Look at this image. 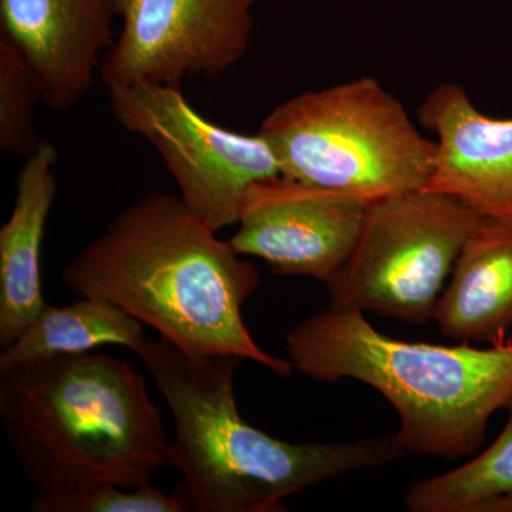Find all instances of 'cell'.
<instances>
[{"instance_id": "1", "label": "cell", "mask_w": 512, "mask_h": 512, "mask_svg": "<svg viewBox=\"0 0 512 512\" xmlns=\"http://www.w3.org/2000/svg\"><path fill=\"white\" fill-rule=\"evenodd\" d=\"M62 281L80 298L120 306L187 352L251 360L282 377L295 370L262 350L242 318L261 284L258 268L180 195L150 192L121 210L64 266Z\"/></svg>"}, {"instance_id": "2", "label": "cell", "mask_w": 512, "mask_h": 512, "mask_svg": "<svg viewBox=\"0 0 512 512\" xmlns=\"http://www.w3.org/2000/svg\"><path fill=\"white\" fill-rule=\"evenodd\" d=\"M136 353L171 412L168 466L183 476L175 494L184 511L284 512L291 495L406 453L396 434L289 443L256 429L238 410L239 357L187 352L161 338H146Z\"/></svg>"}, {"instance_id": "3", "label": "cell", "mask_w": 512, "mask_h": 512, "mask_svg": "<svg viewBox=\"0 0 512 512\" xmlns=\"http://www.w3.org/2000/svg\"><path fill=\"white\" fill-rule=\"evenodd\" d=\"M0 421L39 495L143 487L168 464L170 441L146 379L104 353L49 357L0 372Z\"/></svg>"}, {"instance_id": "4", "label": "cell", "mask_w": 512, "mask_h": 512, "mask_svg": "<svg viewBox=\"0 0 512 512\" xmlns=\"http://www.w3.org/2000/svg\"><path fill=\"white\" fill-rule=\"evenodd\" d=\"M286 355L320 383H365L400 419L406 453L446 460L474 457L488 423L512 399V342L487 348L404 342L379 332L365 312L328 305L286 335Z\"/></svg>"}, {"instance_id": "5", "label": "cell", "mask_w": 512, "mask_h": 512, "mask_svg": "<svg viewBox=\"0 0 512 512\" xmlns=\"http://www.w3.org/2000/svg\"><path fill=\"white\" fill-rule=\"evenodd\" d=\"M282 175L366 204L426 187L436 141L392 93L360 77L279 104L258 131Z\"/></svg>"}, {"instance_id": "6", "label": "cell", "mask_w": 512, "mask_h": 512, "mask_svg": "<svg viewBox=\"0 0 512 512\" xmlns=\"http://www.w3.org/2000/svg\"><path fill=\"white\" fill-rule=\"evenodd\" d=\"M480 217L426 188L372 202L349 261L326 284L330 305L427 325Z\"/></svg>"}, {"instance_id": "7", "label": "cell", "mask_w": 512, "mask_h": 512, "mask_svg": "<svg viewBox=\"0 0 512 512\" xmlns=\"http://www.w3.org/2000/svg\"><path fill=\"white\" fill-rule=\"evenodd\" d=\"M107 93L114 119L156 148L181 200L212 231L238 224L249 188L282 174L261 134L235 133L205 119L180 86L138 83Z\"/></svg>"}, {"instance_id": "8", "label": "cell", "mask_w": 512, "mask_h": 512, "mask_svg": "<svg viewBox=\"0 0 512 512\" xmlns=\"http://www.w3.org/2000/svg\"><path fill=\"white\" fill-rule=\"evenodd\" d=\"M255 0H116L123 20L104 53L106 89L218 79L249 49Z\"/></svg>"}, {"instance_id": "9", "label": "cell", "mask_w": 512, "mask_h": 512, "mask_svg": "<svg viewBox=\"0 0 512 512\" xmlns=\"http://www.w3.org/2000/svg\"><path fill=\"white\" fill-rule=\"evenodd\" d=\"M367 205L281 174L249 188L229 242L238 254L265 261L275 275L329 284L356 247Z\"/></svg>"}, {"instance_id": "10", "label": "cell", "mask_w": 512, "mask_h": 512, "mask_svg": "<svg viewBox=\"0 0 512 512\" xmlns=\"http://www.w3.org/2000/svg\"><path fill=\"white\" fill-rule=\"evenodd\" d=\"M116 0H0V39L19 50L50 109L73 107L113 45Z\"/></svg>"}, {"instance_id": "11", "label": "cell", "mask_w": 512, "mask_h": 512, "mask_svg": "<svg viewBox=\"0 0 512 512\" xmlns=\"http://www.w3.org/2000/svg\"><path fill=\"white\" fill-rule=\"evenodd\" d=\"M417 117L437 137L424 188L457 198L480 215L512 217V119L485 116L454 83L434 87Z\"/></svg>"}, {"instance_id": "12", "label": "cell", "mask_w": 512, "mask_h": 512, "mask_svg": "<svg viewBox=\"0 0 512 512\" xmlns=\"http://www.w3.org/2000/svg\"><path fill=\"white\" fill-rule=\"evenodd\" d=\"M57 150L43 141L20 168L9 220L0 228V348L12 345L46 306L42 247L57 194Z\"/></svg>"}, {"instance_id": "13", "label": "cell", "mask_w": 512, "mask_h": 512, "mask_svg": "<svg viewBox=\"0 0 512 512\" xmlns=\"http://www.w3.org/2000/svg\"><path fill=\"white\" fill-rule=\"evenodd\" d=\"M434 322L458 343L497 345L512 328V217L481 215L437 306Z\"/></svg>"}, {"instance_id": "14", "label": "cell", "mask_w": 512, "mask_h": 512, "mask_svg": "<svg viewBox=\"0 0 512 512\" xmlns=\"http://www.w3.org/2000/svg\"><path fill=\"white\" fill-rule=\"evenodd\" d=\"M144 325L120 306L96 298L70 305L46 303L35 322L0 353V372L62 355L116 345L137 352L146 340Z\"/></svg>"}, {"instance_id": "15", "label": "cell", "mask_w": 512, "mask_h": 512, "mask_svg": "<svg viewBox=\"0 0 512 512\" xmlns=\"http://www.w3.org/2000/svg\"><path fill=\"white\" fill-rule=\"evenodd\" d=\"M500 436L467 463L423 478L404 495L412 512L512 511V399Z\"/></svg>"}, {"instance_id": "16", "label": "cell", "mask_w": 512, "mask_h": 512, "mask_svg": "<svg viewBox=\"0 0 512 512\" xmlns=\"http://www.w3.org/2000/svg\"><path fill=\"white\" fill-rule=\"evenodd\" d=\"M42 83L15 46L0 39V150L28 158L40 147L35 106Z\"/></svg>"}, {"instance_id": "17", "label": "cell", "mask_w": 512, "mask_h": 512, "mask_svg": "<svg viewBox=\"0 0 512 512\" xmlns=\"http://www.w3.org/2000/svg\"><path fill=\"white\" fill-rule=\"evenodd\" d=\"M33 512H185L177 494H165L154 485L124 488L94 485L69 493L39 495Z\"/></svg>"}]
</instances>
